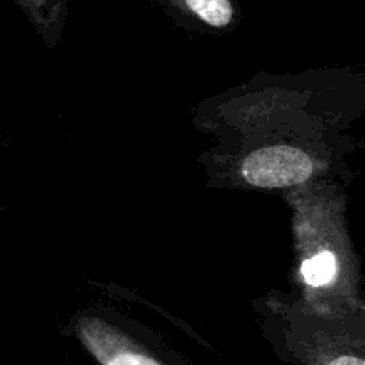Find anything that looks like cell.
I'll return each mask as SVG.
<instances>
[{"mask_svg": "<svg viewBox=\"0 0 365 365\" xmlns=\"http://www.w3.org/2000/svg\"><path fill=\"white\" fill-rule=\"evenodd\" d=\"M75 330L81 344L100 365H182L145 348L102 319L84 317Z\"/></svg>", "mask_w": 365, "mask_h": 365, "instance_id": "2", "label": "cell"}, {"mask_svg": "<svg viewBox=\"0 0 365 365\" xmlns=\"http://www.w3.org/2000/svg\"><path fill=\"white\" fill-rule=\"evenodd\" d=\"M191 16L212 29H227L235 20V6L232 0H175Z\"/></svg>", "mask_w": 365, "mask_h": 365, "instance_id": "6", "label": "cell"}, {"mask_svg": "<svg viewBox=\"0 0 365 365\" xmlns=\"http://www.w3.org/2000/svg\"><path fill=\"white\" fill-rule=\"evenodd\" d=\"M43 36L61 31L66 16L68 0H13Z\"/></svg>", "mask_w": 365, "mask_h": 365, "instance_id": "5", "label": "cell"}, {"mask_svg": "<svg viewBox=\"0 0 365 365\" xmlns=\"http://www.w3.org/2000/svg\"><path fill=\"white\" fill-rule=\"evenodd\" d=\"M303 284L309 289L334 287L341 278V260L331 250H319L299 266Z\"/></svg>", "mask_w": 365, "mask_h": 365, "instance_id": "4", "label": "cell"}, {"mask_svg": "<svg viewBox=\"0 0 365 365\" xmlns=\"http://www.w3.org/2000/svg\"><path fill=\"white\" fill-rule=\"evenodd\" d=\"M316 163L302 148L287 145L264 146L245 157L241 177L259 189H282L299 185L316 173Z\"/></svg>", "mask_w": 365, "mask_h": 365, "instance_id": "1", "label": "cell"}, {"mask_svg": "<svg viewBox=\"0 0 365 365\" xmlns=\"http://www.w3.org/2000/svg\"><path fill=\"white\" fill-rule=\"evenodd\" d=\"M330 346L303 353L305 365H365V323L355 334L335 339Z\"/></svg>", "mask_w": 365, "mask_h": 365, "instance_id": "3", "label": "cell"}]
</instances>
